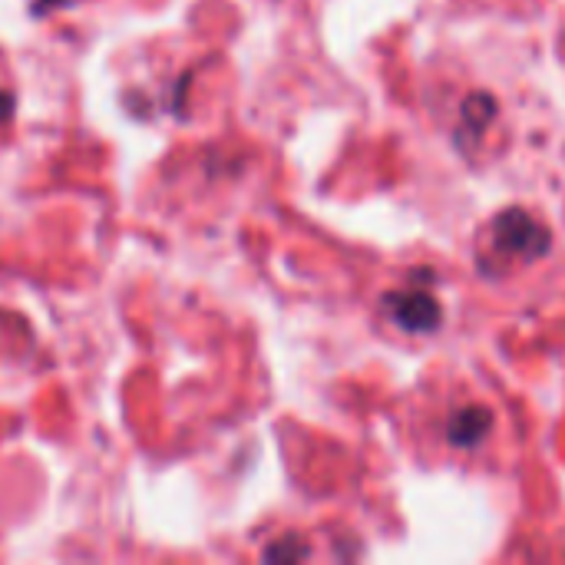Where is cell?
Here are the masks:
<instances>
[{"mask_svg":"<svg viewBox=\"0 0 565 565\" xmlns=\"http://www.w3.org/2000/svg\"><path fill=\"white\" fill-rule=\"evenodd\" d=\"M493 242H497V252L530 262V258H536V255L546 252L550 235H546V228L533 215H526V212L516 209V212H507V215L497 218Z\"/></svg>","mask_w":565,"mask_h":565,"instance_id":"cell-1","label":"cell"},{"mask_svg":"<svg viewBox=\"0 0 565 565\" xmlns=\"http://www.w3.org/2000/svg\"><path fill=\"white\" fill-rule=\"evenodd\" d=\"M394 321L404 331H434L440 321V305L437 298H430L427 291H397L387 298Z\"/></svg>","mask_w":565,"mask_h":565,"instance_id":"cell-2","label":"cell"},{"mask_svg":"<svg viewBox=\"0 0 565 565\" xmlns=\"http://www.w3.org/2000/svg\"><path fill=\"white\" fill-rule=\"evenodd\" d=\"M10 113H13V96L0 89V122H7V119H10Z\"/></svg>","mask_w":565,"mask_h":565,"instance_id":"cell-4","label":"cell"},{"mask_svg":"<svg viewBox=\"0 0 565 565\" xmlns=\"http://www.w3.org/2000/svg\"><path fill=\"white\" fill-rule=\"evenodd\" d=\"M487 430H490V414L477 411V407H467L450 420V437H454V444H463V447L477 444Z\"/></svg>","mask_w":565,"mask_h":565,"instance_id":"cell-3","label":"cell"}]
</instances>
